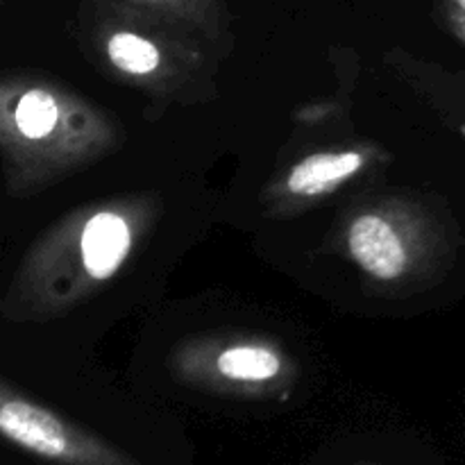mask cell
<instances>
[{"instance_id": "1", "label": "cell", "mask_w": 465, "mask_h": 465, "mask_svg": "<svg viewBox=\"0 0 465 465\" xmlns=\"http://www.w3.org/2000/svg\"><path fill=\"white\" fill-rule=\"evenodd\" d=\"M163 216L153 191L80 204L45 227L18 262L0 312L12 322H48L94 300L125 272Z\"/></svg>"}, {"instance_id": "2", "label": "cell", "mask_w": 465, "mask_h": 465, "mask_svg": "<svg viewBox=\"0 0 465 465\" xmlns=\"http://www.w3.org/2000/svg\"><path fill=\"white\" fill-rule=\"evenodd\" d=\"M123 143L116 118L73 86L41 75H0V162L16 198L59 184Z\"/></svg>"}, {"instance_id": "3", "label": "cell", "mask_w": 465, "mask_h": 465, "mask_svg": "<svg viewBox=\"0 0 465 465\" xmlns=\"http://www.w3.org/2000/svg\"><path fill=\"white\" fill-rule=\"evenodd\" d=\"M82 50L104 77L162 104H204L218 95L225 54L191 27L109 0H82Z\"/></svg>"}, {"instance_id": "4", "label": "cell", "mask_w": 465, "mask_h": 465, "mask_svg": "<svg viewBox=\"0 0 465 465\" xmlns=\"http://www.w3.org/2000/svg\"><path fill=\"white\" fill-rule=\"evenodd\" d=\"M331 250L386 295L427 289L448 272L454 257L443 218L425 200L404 191L348 204L331 230Z\"/></svg>"}, {"instance_id": "5", "label": "cell", "mask_w": 465, "mask_h": 465, "mask_svg": "<svg viewBox=\"0 0 465 465\" xmlns=\"http://www.w3.org/2000/svg\"><path fill=\"white\" fill-rule=\"evenodd\" d=\"M168 366L189 389L243 402L289 400L300 380L298 357L277 336L248 330L189 336L175 345Z\"/></svg>"}, {"instance_id": "6", "label": "cell", "mask_w": 465, "mask_h": 465, "mask_svg": "<svg viewBox=\"0 0 465 465\" xmlns=\"http://www.w3.org/2000/svg\"><path fill=\"white\" fill-rule=\"evenodd\" d=\"M391 159L393 154L384 145L368 139L309 150L266 182L259 195L263 216L272 221L302 216L354 182L384 168Z\"/></svg>"}, {"instance_id": "7", "label": "cell", "mask_w": 465, "mask_h": 465, "mask_svg": "<svg viewBox=\"0 0 465 465\" xmlns=\"http://www.w3.org/2000/svg\"><path fill=\"white\" fill-rule=\"evenodd\" d=\"M0 439L45 465H148L0 380Z\"/></svg>"}, {"instance_id": "8", "label": "cell", "mask_w": 465, "mask_h": 465, "mask_svg": "<svg viewBox=\"0 0 465 465\" xmlns=\"http://www.w3.org/2000/svg\"><path fill=\"white\" fill-rule=\"evenodd\" d=\"M191 27L212 41L223 54L232 50L230 0H109Z\"/></svg>"}, {"instance_id": "9", "label": "cell", "mask_w": 465, "mask_h": 465, "mask_svg": "<svg viewBox=\"0 0 465 465\" xmlns=\"http://www.w3.org/2000/svg\"><path fill=\"white\" fill-rule=\"evenodd\" d=\"M440 98L443 103H448V109L452 112V121L457 123V127L465 136V84H459L452 77V82H448L445 86H440Z\"/></svg>"}, {"instance_id": "10", "label": "cell", "mask_w": 465, "mask_h": 465, "mask_svg": "<svg viewBox=\"0 0 465 465\" xmlns=\"http://www.w3.org/2000/svg\"><path fill=\"white\" fill-rule=\"evenodd\" d=\"M440 14H443V21L448 25V30L465 45V14L459 7H454L450 0L440 3Z\"/></svg>"}, {"instance_id": "11", "label": "cell", "mask_w": 465, "mask_h": 465, "mask_svg": "<svg viewBox=\"0 0 465 465\" xmlns=\"http://www.w3.org/2000/svg\"><path fill=\"white\" fill-rule=\"evenodd\" d=\"M450 3H452L454 7H459V9H461V12L465 14V0H450Z\"/></svg>"}, {"instance_id": "12", "label": "cell", "mask_w": 465, "mask_h": 465, "mask_svg": "<svg viewBox=\"0 0 465 465\" xmlns=\"http://www.w3.org/2000/svg\"><path fill=\"white\" fill-rule=\"evenodd\" d=\"M348 465H377V463H368V461H357V463H348Z\"/></svg>"}]
</instances>
